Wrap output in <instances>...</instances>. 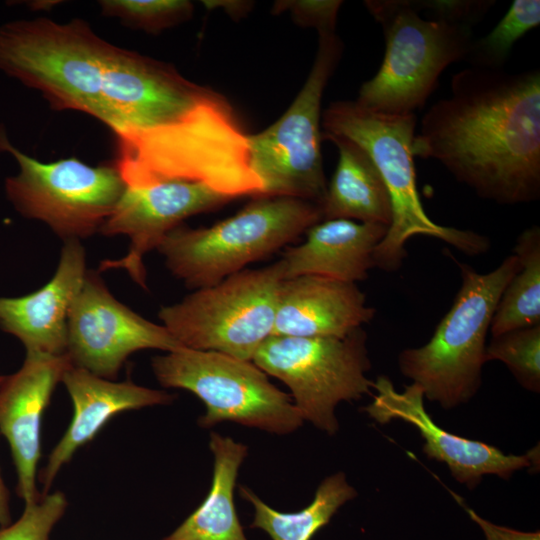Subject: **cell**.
Instances as JSON below:
<instances>
[{
    "instance_id": "obj_1",
    "label": "cell",
    "mask_w": 540,
    "mask_h": 540,
    "mask_svg": "<svg viewBox=\"0 0 540 540\" xmlns=\"http://www.w3.org/2000/svg\"><path fill=\"white\" fill-rule=\"evenodd\" d=\"M0 71L41 92L53 109L98 119L116 140L177 126L209 98L206 86L172 65L117 47L80 19L2 24Z\"/></svg>"
},
{
    "instance_id": "obj_2",
    "label": "cell",
    "mask_w": 540,
    "mask_h": 540,
    "mask_svg": "<svg viewBox=\"0 0 540 540\" xmlns=\"http://www.w3.org/2000/svg\"><path fill=\"white\" fill-rule=\"evenodd\" d=\"M414 157L439 161L480 198L502 205L540 197V72L471 67L425 113Z\"/></svg>"
},
{
    "instance_id": "obj_3",
    "label": "cell",
    "mask_w": 540,
    "mask_h": 540,
    "mask_svg": "<svg viewBox=\"0 0 540 540\" xmlns=\"http://www.w3.org/2000/svg\"><path fill=\"white\" fill-rule=\"evenodd\" d=\"M322 134L345 137L366 151L387 188L392 219L377 245L374 267L386 272L401 268L406 242L415 235L442 240L469 256L490 248L487 236L439 225L426 214L419 198L412 154L416 116L388 115L361 106L356 100L336 101L323 112Z\"/></svg>"
},
{
    "instance_id": "obj_4",
    "label": "cell",
    "mask_w": 540,
    "mask_h": 540,
    "mask_svg": "<svg viewBox=\"0 0 540 540\" xmlns=\"http://www.w3.org/2000/svg\"><path fill=\"white\" fill-rule=\"evenodd\" d=\"M364 5L382 27L385 53L356 101L382 114H415L446 67L465 60L473 24L432 14L418 1L368 0Z\"/></svg>"
},
{
    "instance_id": "obj_5",
    "label": "cell",
    "mask_w": 540,
    "mask_h": 540,
    "mask_svg": "<svg viewBox=\"0 0 540 540\" xmlns=\"http://www.w3.org/2000/svg\"><path fill=\"white\" fill-rule=\"evenodd\" d=\"M456 263L461 286L449 311L426 344L404 349L398 357L401 373L444 409L466 403L479 390L491 321L505 287L520 267L515 254L484 274Z\"/></svg>"
},
{
    "instance_id": "obj_6",
    "label": "cell",
    "mask_w": 540,
    "mask_h": 540,
    "mask_svg": "<svg viewBox=\"0 0 540 540\" xmlns=\"http://www.w3.org/2000/svg\"><path fill=\"white\" fill-rule=\"evenodd\" d=\"M321 220V207L315 203L255 197L236 214L210 227H176L157 250L172 275L196 290L270 256Z\"/></svg>"
},
{
    "instance_id": "obj_7",
    "label": "cell",
    "mask_w": 540,
    "mask_h": 540,
    "mask_svg": "<svg viewBox=\"0 0 540 540\" xmlns=\"http://www.w3.org/2000/svg\"><path fill=\"white\" fill-rule=\"evenodd\" d=\"M282 281L278 261L244 269L162 307L158 316L184 348L252 361L273 334Z\"/></svg>"
},
{
    "instance_id": "obj_8",
    "label": "cell",
    "mask_w": 540,
    "mask_h": 540,
    "mask_svg": "<svg viewBox=\"0 0 540 540\" xmlns=\"http://www.w3.org/2000/svg\"><path fill=\"white\" fill-rule=\"evenodd\" d=\"M310 73L286 112L271 126L249 134L251 167L262 184L257 197H287L321 207L327 183L320 131L324 89L343 51L335 31L318 32Z\"/></svg>"
},
{
    "instance_id": "obj_9",
    "label": "cell",
    "mask_w": 540,
    "mask_h": 540,
    "mask_svg": "<svg viewBox=\"0 0 540 540\" xmlns=\"http://www.w3.org/2000/svg\"><path fill=\"white\" fill-rule=\"evenodd\" d=\"M152 369L163 387L188 390L205 404L198 420L202 427L231 421L288 434L303 424L290 394L273 385L252 361L183 347L154 357Z\"/></svg>"
},
{
    "instance_id": "obj_10",
    "label": "cell",
    "mask_w": 540,
    "mask_h": 540,
    "mask_svg": "<svg viewBox=\"0 0 540 540\" xmlns=\"http://www.w3.org/2000/svg\"><path fill=\"white\" fill-rule=\"evenodd\" d=\"M366 344L362 327L342 338L271 335L252 362L289 388L303 420L334 434L338 403L359 400L373 389L366 377L371 367Z\"/></svg>"
},
{
    "instance_id": "obj_11",
    "label": "cell",
    "mask_w": 540,
    "mask_h": 540,
    "mask_svg": "<svg viewBox=\"0 0 540 540\" xmlns=\"http://www.w3.org/2000/svg\"><path fill=\"white\" fill-rule=\"evenodd\" d=\"M0 150L17 162L5 192L24 217L40 220L64 241L100 231L121 197L125 183L116 165L91 166L75 158L41 162L12 145L0 131Z\"/></svg>"
},
{
    "instance_id": "obj_12",
    "label": "cell",
    "mask_w": 540,
    "mask_h": 540,
    "mask_svg": "<svg viewBox=\"0 0 540 540\" xmlns=\"http://www.w3.org/2000/svg\"><path fill=\"white\" fill-rule=\"evenodd\" d=\"M180 348L163 325L119 302L99 275L87 270L67 320L66 355L73 366L112 380L136 351L170 352Z\"/></svg>"
},
{
    "instance_id": "obj_13",
    "label": "cell",
    "mask_w": 540,
    "mask_h": 540,
    "mask_svg": "<svg viewBox=\"0 0 540 540\" xmlns=\"http://www.w3.org/2000/svg\"><path fill=\"white\" fill-rule=\"evenodd\" d=\"M231 200L202 183L185 180L125 185L99 233L128 236L129 249L123 258L102 261L101 270L124 269L133 281L146 288L144 256L157 249L184 219L219 208Z\"/></svg>"
},
{
    "instance_id": "obj_14",
    "label": "cell",
    "mask_w": 540,
    "mask_h": 540,
    "mask_svg": "<svg viewBox=\"0 0 540 540\" xmlns=\"http://www.w3.org/2000/svg\"><path fill=\"white\" fill-rule=\"evenodd\" d=\"M376 394L364 411L380 424L403 420L418 430L424 439L423 452L428 458L445 463L454 479L474 489L487 474L508 480L517 470L529 467L535 454L506 455L495 446L460 437L439 427L424 407L422 388L413 383L402 392L381 375L373 381Z\"/></svg>"
},
{
    "instance_id": "obj_15",
    "label": "cell",
    "mask_w": 540,
    "mask_h": 540,
    "mask_svg": "<svg viewBox=\"0 0 540 540\" xmlns=\"http://www.w3.org/2000/svg\"><path fill=\"white\" fill-rule=\"evenodd\" d=\"M67 355L26 354L21 368L0 385V433L6 438L17 474V494L37 500L41 422L56 385L70 366Z\"/></svg>"
},
{
    "instance_id": "obj_16",
    "label": "cell",
    "mask_w": 540,
    "mask_h": 540,
    "mask_svg": "<svg viewBox=\"0 0 540 540\" xmlns=\"http://www.w3.org/2000/svg\"><path fill=\"white\" fill-rule=\"evenodd\" d=\"M64 242L48 283L22 297H0V328L19 339L26 354L66 355L68 314L87 270L80 241Z\"/></svg>"
},
{
    "instance_id": "obj_17",
    "label": "cell",
    "mask_w": 540,
    "mask_h": 540,
    "mask_svg": "<svg viewBox=\"0 0 540 540\" xmlns=\"http://www.w3.org/2000/svg\"><path fill=\"white\" fill-rule=\"evenodd\" d=\"M375 313L356 283L298 276L281 282L272 335L342 338Z\"/></svg>"
},
{
    "instance_id": "obj_18",
    "label": "cell",
    "mask_w": 540,
    "mask_h": 540,
    "mask_svg": "<svg viewBox=\"0 0 540 540\" xmlns=\"http://www.w3.org/2000/svg\"><path fill=\"white\" fill-rule=\"evenodd\" d=\"M61 382L71 397L73 416L39 475L44 493H48L56 475L74 453L91 441L113 416L127 410L167 404L174 398L165 391L131 381L114 382L73 365L64 371Z\"/></svg>"
},
{
    "instance_id": "obj_19",
    "label": "cell",
    "mask_w": 540,
    "mask_h": 540,
    "mask_svg": "<svg viewBox=\"0 0 540 540\" xmlns=\"http://www.w3.org/2000/svg\"><path fill=\"white\" fill-rule=\"evenodd\" d=\"M388 227L349 219L321 220L305 241L286 249L278 260L283 280L315 275L357 283L374 268L373 255Z\"/></svg>"
},
{
    "instance_id": "obj_20",
    "label": "cell",
    "mask_w": 540,
    "mask_h": 540,
    "mask_svg": "<svg viewBox=\"0 0 540 540\" xmlns=\"http://www.w3.org/2000/svg\"><path fill=\"white\" fill-rule=\"evenodd\" d=\"M338 148L339 159L321 204L323 220L349 219L389 227L391 203L385 183L370 156L353 141L322 134Z\"/></svg>"
},
{
    "instance_id": "obj_21",
    "label": "cell",
    "mask_w": 540,
    "mask_h": 540,
    "mask_svg": "<svg viewBox=\"0 0 540 540\" xmlns=\"http://www.w3.org/2000/svg\"><path fill=\"white\" fill-rule=\"evenodd\" d=\"M214 457L211 488L204 501L162 540H248L234 504L239 468L248 447L216 432L210 434Z\"/></svg>"
},
{
    "instance_id": "obj_22",
    "label": "cell",
    "mask_w": 540,
    "mask_h": 540,
    "mask_svg": "<svg viewBox=\"0 0 540 540\" xmlns=\"http://www.w3.org/2000/svg\"><path fill=\"white\" fill-rule=\"evenodd\" d=\"M239 492L254 509L250 528L264 531L271 540H311L342 505L357 496L343 472L325 478L318 486L313 501L293 513L275 510L246 486H240Z\"/></svg>"
},
{
    "instance_id": "obj_23",
    "label": "cell",
    "mask_w": 540,
    "mask_h": 540,
    "mask_svg": "<svg viewBox=\"0 0 540 540\" xmlns=\"http://www.w3.org/2000/svg\"><path fill=\"white\" fill-rule=\"evenodd\" d=\"M519 270L505 287L495 313L492 336L540 324V228L525 229L517 238L514 253Z\"/></svg>"
},
{
    "instance_id": "obj_24",
    "label": "cell",
    "mask_w": 540,
    "mask_h": 540,
    "mask_svg": "<svg viewBox=\"0 0 540 540\" xmlns=\"http://www.w3.org/2000/svg\"><path fill=\"white\" fill-rule=\"evenodd\" d=\"M540 24L539 0H515L494 29L473 40L465 58L473 67L501 69L515 42Z\"/></svg>"
},
{
    "instance_id": "obj_25",
    "label": "cell",
    "mask_w": 540,
    "mask_h": 540,
    "mask_svg": "<svg viewBox=\"0 0 540 540\" xmlns=\"http://www.w3.org/2000/svg\"><path fill=\"white\" fill-rule=\"evenodd\" d=\"M485 360L503 362L528 391H540V324L492 336Z\"/></svg>"
},
{
    "instance_id": "obj_26",
    "label": "cell",
    "mask_w": 540,
    "mask_h": 540,
    "mask_svg": "<svg viewBox=\"0 0 540 540\" xmlns=\"http://www.w3.org/2000/svg\"><path fill=\"white\" fill-rule=\"evenodd\" d=\"M101 12L124 25L158 33L191 17L193 4L186 0H103Z\"/></svg>"
},
{
    "instance_id": "obj_27",
    "label": "cell",
    "mask_w": 540,
    "mask_h": 540,
    "mask_svg": "<svg viewBox=\"0 0 540 540\" xmlns=\"http://www.w3.org/2000/svg\"><path fill=\"white\" fill-rule=\"evenodd\" d=\"M66 507L67 500L62 492L40 494L37 500L25 504L16 522L0 529V540H49Z\"/></svg>"
},
{
    "instance_id": "obj_28",
    "label": "cell",
    "mask_w": 540,
    "mask_h": 540,
    "mask_svg": "<svg viewBox=\"0 0 540 540\" xmlns=\"http://www.w3.org/2000/svg\"><path fill=\"white\" fill-rule=\"evenodd\" d=\"M339 0H284L275 2L272 13L289 12L300 26L313 27L318 32L335 31Z\"/></svg>"
},
{
    "instance_id": "obj_29",
    "label": "cell",
    "mask_w": 540,
    "mask_h": 540,
    "mask_svg": "<svg viewBox=\"0 0 540 540\" xmlns=\"http://www.w3.org/2000/svg\"><path fill=\"white\" fill-rule=\"evenodd\" d=\"M466 511L482 530L486 540H540L539 531L525 532L500 526L484 519L470 508H466Z\"/></svg>"
},
{
    "instance_id": "obj_30",
    "label": "cell",
    "mask_w": 540,
    "mask_h": 540,
    "mask_svg": "<svg viewBox=\"0 0 540 540\" xmlns=\"http://www.w3.org/2000/svg\"><path fill=\"white\" fill-rule=\"evenodd\" d=\"M204 5L209 8H224V10L232 17H241L250 9V2L245 1H203Z\"/></svg>"
},
{
    "instance_id": "obj_31",
    "label": "cell",
    "mask_w": 540,
    "mask_h": 540,
    "mask_svg": "<svg viewBox=\"0 0 540 540\" xmlns=\"http://www.w3.org/2000/svg\"><path fill=\"white\" fill-rule=\"evenodd\" d=\"M10 522V506L9 492L3 480L0 470V529L9 525Z\"/></svg>"
},
{
    "instance_id": "obj_32",
    "label": "cell",
    "mask_w": 540,
    "mask_h": 540,
    "mask_svg": "<svg viewBox=\"0 0 540 540\" xmlns=\"http://www.w3.org/2000/svg\"><path fill=\"white\" fill-rule=\"evenodd\" d=\"M4 379H5V376L0 375V385L2 384V382L4 381Z\"/></svg>"
}]
</instances>
